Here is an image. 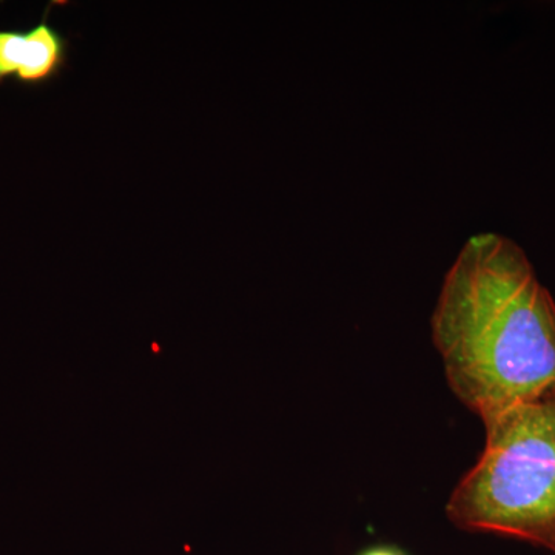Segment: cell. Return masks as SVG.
Here are the masks:
<instances>
[{
    "mask_svg": "<svg viewBox=\"0 0 555 555\" xmlns=\"http://www.w3.org/2000/svg\"><path fill=\"white\" fill-rule=\"evenodd\" d=\"M448 385L480 416L555 386V301L516 241L470 236L430 318Z\"/></svg>",
    "mask_w": 555,
    "mask_h": 555,
    "instance_id": "cell-1",
    "label": "cell"
},
{
    "mask_svg": "<svg viewBox=\"0 0 555 555\" xmlns=\"http://www.w3.org/2000/svg\"><path fill=\"white\" fill-rule=\"evenodd\" d=\"M486 443L447 505L467 532L555 554V386L483 420Z\"/></svg>",
    "mask_w": 555,
    "mask_h": 555,
    "instance_id": "cell-2",
    "label": "cell"
},
{
    "mask_svg": "<svg viewBox=\"0 0 555 555\" xmlns=\"http://www.w3.org/2000/svg\"><path fill=\"white\" fill-rule=\"evenodd\" d=\"M69 42L47 17L30 28H0V83L13 79L39 87L61 75L68 62Z\"/></svg>",
    "mask_w": 555,
    "mask_h": 555,
    "instance_id": "cell-3",
    "label": "cell"
},
{
    "mask_svg": "<svg viewBox=\"0 0 555 555\" xmlns=\"http://www.w3.org/2000/svg\"><path fill=\"white\" fill-rule=\"evenodd\" d=\"M357 555H411L403 550V547L397 545H390V543H379V545H372L366 550L360 551Z\"/></svg>",
    "mask_w": 555,
    "mask_h": 555,
    "instance_id": "cell-4",
    "label": "cell"
}]
</instances>
